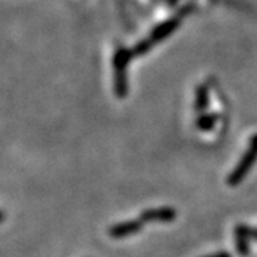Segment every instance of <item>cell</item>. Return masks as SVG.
I'll return each instance as SVG.
<instances>
[{
	"label": "cell",
	"mask_w": 257,
	"mask_h": 257,
	"mask_svg": "<svg viewBox=\"0 0 257 257\" xmlns=\"http://www.w3.org/2000/svg\"><path fill=\"white\" fill-rule=\"evenodd\" d=\"M250 146L254 147V149L257 150V135H254L253 138L250 139Z\"/></svg>",
	"instance_id": "obj_12"
},
{
	"label": "cell",
	"mask_w": 257,
	"mask_h": 257,
	"mask_svg": "<svg viewBox=\"0 0 257 257\" xmlns=\"http://www.w3.org/2000/svg\"><path fill=\"white\" fill-rule=\"evenodd\" d=\"M155 43L150 40V37L149 39H145V40H142V42H139L136 46L133 47V56H143L146 55L147 52L152 49V46H153Z\"/></svg>",
	"instance_id": "obj_9"
},
{
	"label": "cell",
	"mask_w": 257,
	"mask_h": 257,
	"mask_svg": "<svg viewBox=\"0 0 257 257\" xmlns=\"http://www.w3.org/2000/svg\"><path fill=\"white\" fill-rule=\"evenodd\" d=\"M248 237L244 224H237L234 227V240H236V251L241 257H247L250 254V246H248Z\"/></svg>",
	"instance_id": "obj_5"
},
{
	"label": "cell",
	"mask_w": 257,
	"mask_h": 257,
	"mask_svg": "<svg viewBox=\"0 0 257 257\" xmlns=\"http://www.w3.org/2000/svg\"><path fill=\"white\" fill-rule=\"evenodd\" d=\"M132 56H133V52L124 47H120L116 50V53L113 56V67L116 73H126Z\"/></svg>",
	"instance_id": "obj_6"
},
{
	"label": "cell",
	"mask_w": 257,
	"mask_h": 257,
	"mask_svg": "<svg viewBox=\"0 0 257 257\" xmlns=\"http://www.w3.org/2000/svg\"><path fill=\"white\" fill-rule=\"evenodd\" d=\"M244 230H246V233H247V236L250 239L256 240L257 241V229L256 227H250V226H246L244 224Z\"/></svg>",
	"instance_id": "obj_10"
},
{
	"label": "cell",
	"mask_w": 257,
	"mask_h": 257,
	"mask_svg": "<svg viewBox=\"0 0 257 257\" xmlns=\"http://www.w3.org/2000/svg\"><path fill=\"white\" fill-rule=\"evenodd\" d=\"M216 120H217V116L214 113H203L196 120V126L202 132H209L214 127Z\"/></svg>",
	"instance_id": "obj_8"
},
{
	"label": "cell",
	"mask_w": 257,
	"mask_h": 257,
	"mask_svg": "<svg viewBox=\"0 0 257 257\" xmlns=\"http://www.w3.org/2000/svg\"><path fill=\"white\" fill-rule=\"evenodd\" d=\"M209 106V89L207 86H199L196 90V101H194V107L197 111H204Z\"/></svg>",
	"instance_id": "obj_7"
},
{
	"label": "cell",
	"mask_w": 257,
	"mask_h": 257,
	"mask_svg": "<svg viewBox=\"0 0 257 257\" xmlns=\"http://www.w3.org/2000/svg\"><path fill=\"white\" fill-rule=\"evenodd\" d=\"M177 217V210L170 206L146 209L140 213V220L145 221H173Z\"/></svg>",
	"instance_id": "obj_3"
},
{
	"label": "cell",
	"mask_w": 257,
	"mask_h": 257,
	"mask_svg": "<svg viewBox=\"0 0 257 257\" xmlns=\"http://www.w3.org/2000/svg\"><path fill=\"white\" fill-rule=\"evenodd\" d=\"M203 257H233L230 254L229 251H224V250H220V251H216V253H211V254H207V256Z\"/></svg>",
	"instance_id": "obj_11"
},
{
	"label": "cell",
	"mask_w": 257,
	"mask_h": 257,
	"mask_svg": "<svg viewBox=\"0 0 257 257\" xmlns=\"http://www.w3.org/2000/svg\"><path fill=\"white\" fill-rule=\"evenodd\" d=\"M179 25H180L179 19H169V20H166V22L160 23L159 26L153 29V32L150 35V40L153 43L165 40L166 37H169L172 33H175L177 28H179Z\"/></svg>",
	"instance_id": "obj_4"
},
{
	"label": "cell",
	"mask_w": 257,
	"mask_h": 257,
	"mask_svg": "<svg viewBox=\"0 0 257 257\" xmlns=\"http://www.w3.org/2000/svg\"><path fill=\"white\" fill-rule=\"evenodd\" d=\"M257 162V150L254 147L248 146V149L244 152V155L241 156L239 160V163L236 165V167L233 169V172L230 173L227 177V184L229 186H237L240 184L244 177L247 176V173L251 170V167L254 166Z\"/></svg>",
	"instance_id": "obj_1"
},
{
	"label": "cell",
	"mask_w": 257,
	"mask_h": 257,
	"mask_svg": "<svg viewBox=\"0 0 257 257\" xmlns=\"http://www.w3.org/2000/svg\"><path fill=\"white\" fill-rule=\"evenodd\" d=\"M143 224L145 221H142L140 219H133V220L121 221L117 224H113L110 229H109V236L111 239H124L128 236H133L139 233L140 230L143 229Z\"/></svg>",
	"instance_id": "obj_2"
}]
</instances>
